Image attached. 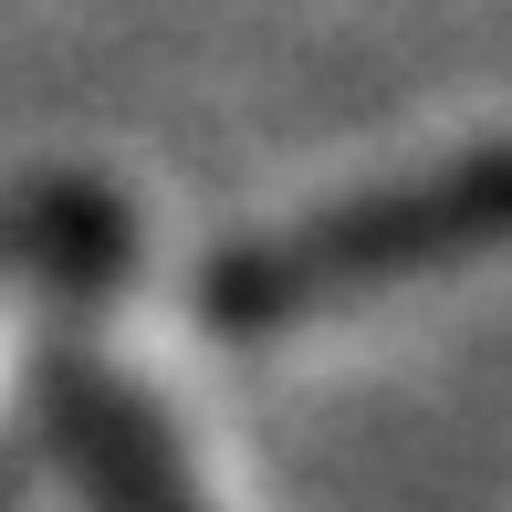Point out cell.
Returning <instances> with one entry per match:
<instances>
[{
	"instance_id": "6da1fadb",
	"label": "cell",
	"mask_w": 512,
	"mask_h": 512,
	"mask_svg": "<svg viewBox=\"0 0 512 512\" xmlns=\"http://www.w3.org/2000/svg\"><path fill=\"white\" fill-rule=\"evenodd\" d=\"M492 230H502V157L471 147L460 168L398 178V189L314 209V220L272 230V241H241L209 272V324L272 335V324L335 314V304H356V293H377V283L439 272V262H460V251H492Z\"/></svg>"
},
{
	"instance_id": "7a4b0ae2",
	"label": "cell",
	"mask_w": 512,
	"mask_h": 512,
	"mask_svg": "<svg viewBox=\"0 0 512 512\" xmlns=\"http://www.w3.org/2000/svg\"><path fill=\"white\" fill-rule=\"evenodd\" d=\"M63 418L84 429V450L105 460V492L126 512H220V492L199 481L189 460V429L168 418V398H147L136 377L115 366H63Z\"/></svg>"
},
{
	"instance_id": "3957f363",
	"label": "cell",
	"mask_w": 512,
	"mask_h": 512,
	"mask_svg": "<svg viewBox=\"0 0 512 512\" xmlns=\"http://www.w3.org/2000/svg\"><path fill=\"white\" fill-rule=\"evenodd\" d=\"M0 387H11V366H0Z\"/></svg>"
}]
</instances>
